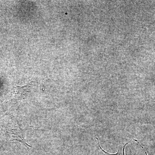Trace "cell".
Returning <instances> with one entry per match:
<instances>
[{"label":"cell","instance_id":"obj_1","mask_svg":"<svg viewBox=\"0 0 155 155\" xmlns=\"http://www.w3.org/2000/svg\"><path fill=\"white\" fill-rule=\"evenodd\" d=\"M32 82L26 84L23 86H17L14 87L15 93L14 96L16 99L17 100H23L28 96L30 91L31 87L32 85Z\"/></svg>","mask_w":155,"mask_h":155}]
</instances>
